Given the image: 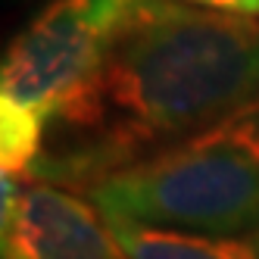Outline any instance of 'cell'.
<instances>
[{
    "mask_svg": "<svg viewBox=\"0 0 259 259\" xmlns=\"http://www.w3.org/2000/svg\"><path fill=\"white\" fill-rule=\"evenodd\" d=\"M259 94V22L178 0H132L97 72L50 122L31 181H97L231 116Z\"/></svg>",
    "mask_w": 259,
    "mask_h": 259,
    "instance_id": "obj_1",
    "label": "cell"
},
{
    "mask_svg": "<svg viewBox=\"0 0 259 259\" xmlns=\"http://www.w3.org/2000/svg\"><path fill=\"white\" fill-rule=\"evenodd\" d=\"M4 259H128L91 200L47 181L4 175L0 203Z\"/></svg>",
    "mask_w": 259,
    "mask_h": 259,
    "instance_id": "obj_4",
    "label": "cell"
},
{
    "mask_svg": "<svg viewBox=\"0 0 259 259\" xmlns=\"http://www.w3.org/2000/svg\"><path fill=\"white\" fill-rule=\"evenodd\" d=\"M191 7H203V10H215V13H234V16H259V0H181Z\"/></svg>",
    "mask_w": 259,
    "mask_h": 259,
    "instance_id": "obj_6",
    "label": "cell"
},
{
    "mask_svg": "<svg viewBox=\"0 0 259 259\" xmlns=\"http://www.w3.org/2000/svg\"><path fill=\"white\" fill-rule=\"evenodd\" d=\"M103 219L194 234L259 228V94L84 194Z\"/></svg>",
    "mask_w": 259,
    "mask_h": 259,
    "instance_id": "obj_2",
    "label": "cell"
},
{
    "mask_svg": "<svg viewBox=\"0 0 259 259\" xmlns=\"http://www.w3.org/2000/svg\"><path fill=\"white\" fill-rule=\"evenodd\" d=\"M128 259H259V228L244 234H194L106 219Z\"/></svg>",
    "mask_w": 259,
    "mask_h": 259,
    "instance_id": "obj_5",
    "label": "cell"
},
{
    "mask_svg": "<svg viewBox=\"0 0 259 259\" xmlns=\"http://www.w3.org/2000/svg\"><path fill=\"white\" fill-rule=\"evenodd\" d=\"M132 0H50L10 41L0 100L47 119L88 84Z\"/></svg>",
    "mask_w": 259,
    "mask_h": 259,
    "instance_id": "obj_3",
    "label": "cell"
}]
</instances>
